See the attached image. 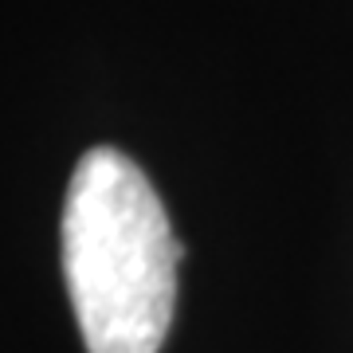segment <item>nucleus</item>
I'll return each instance as SVG.
<instances>
[{
    "instance_id": "obj_1",
    "label": "nucleus",
    "mask_w": 353,
    "mask_h": 353,
    "mask_svg": "<svg viewBox=\"0 0 353 353\" xmlns=\"http://www.w3.org/2000/svg\"><path fill=\"white\" fill-rule=\"evenodd\" d=\"M176 263L181 243L150 176L122 150H87L63 204V271L87 353L161 350Z\"/></svg>"
}]
</instances>
